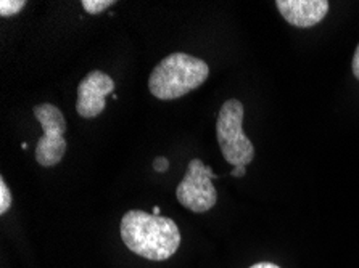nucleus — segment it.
<instances>
[{
  "mask_svg": "<svg viewBox=\"0 0 359 268\" xmlns=\"http://www.w3.org/2000/svg\"><path fill=\"white\" fill-rule=\"evenodd\" d=\"M121 239L129 251L144 259H170L181 246V232L170 217L129 211L121 220Z\"/></svg>",
  "mask_w": 359,
  "mask_h": 268,
  "instance_id": "nucleus-1",
  "label": "nucleus"
},
{
  "mask_svg": "<svg viewBox=\"0 0 359 268\" xmlns=\"http://www.w3.org/2000/svg\"><path fill=\"white\" fill-rule=\"evenodd\" d=\"M210 68L203 59L187 53H171L156 64L149 79V90L158 100H176L203 84Z\"/></svg>",
  "mask_w": 359,
  "mask_h": 268,
  "instance_id": "nucleus-2",
  "label": "nucleus"
},
{
  "mask_svg": "<svg viewBox=\"0 0 359 268\" xmlns=\"http://www.w3.org/2000/svg\"><path fill=\"white\" fill-rule=\"evenodd\" d=\"M216 136L224 160L233 167L247 166L255 157V146L243 132V105L227 100L216 121Z\"/></svg>",
  "mask_w": 359,
  "mask_h": 268,
  "instance_id": "nucleus-3",
  "label": "nucleus"
},
{
  "mask_svg": "<svg viewBox=\"0 0 359 268\" xmlns=\"http://www.w3.org/2000/svg\"><path fill=\"white\" fill-rule=\"evenodd\" d=\"M34 116L39 121L43 135L37 140L36 161L43 167H52L63 160L67 153V140L63 134L67 132V121L62 111L50 103H42L34 106Z\"/></svg>",
  "mask_w": 359,
  "mask_h": 268,
  "instance_id": "nucleus-4",
  "label": "nucleus"
},
{
  "mask_svg": "<svg viewBox=\"0 0 359 268\" xmlns=\"http://www.w3.org/2000/svg\"><path fill=\"white\" fill-rule=\"evenodd\" d=\"M216 174L201 160L189 162L187 172L176 188V198L186 209L197 212H208L216 206L217 193L213 185Z\"/></svg>",
  "mask_w": 359,
  "mask_h": 268,
  "instance_id": "nucleus-5",
  "label": "nucleus"
},
{
  "mask_svg": "<svg viewBox=\"0 0 359 268\" xmlns=\"http://www.w3.org/2000/svg\"><path fill=\"white\" fill-rule=\"evenodd\" d=\"M115 90V82L102 71H92L81 80L78 87L76 111L81 118H97L105 111L107 97Z\"/></svg>",
  "mask_w": 359,
  "mask_h": 268,
  "instance_id": "nucleus-6",
  "label": "nucleus"
},
{
  "mask_svg": "<svg viewBox=\"0 0 359 268\" xmlns=\"http://www.w3.org/2000/svg\"><path fill=\"white\" fill-rule=\"evenodd\" d=\"M276 5L287 23L297 27L318 24L329 12L327 0H277Z\"/></svg>",
  "mask_w": 359,
  "mask_h": 268,
  "instance_id": "nucleus-7",
  "label": "nucleus"
},
{
  "mask_svg": "<svg viewBox=\"0 0 359 268\" xmlns=\"http://www.w3.org/2000/svg\"><path fill=\"white\" fill-rule=\"evenodd\" d=\"M25 0H0V16L8 18V16L18 15L25 8Z\"/></svg>",
  "mask_w": 359,
  "mask_h": 268,
  "instance_id": "nucleus-8",
  "label": "nucleus"
},
{
  "mask_svg": "<svg viewBox=\"0 0 359 268\" xmlns=\"http://www.w3.org/2000/svg\"><path fill=\"white\" fill-rule=\"evenodd\" d=\"M110 5H115L113 0H83V7L89 15H99Z\"/></svg>",
  "mask_w": 359,
  "mask_h": 268,
  "instance_id": "nucleus-9",
  "label": "nucleus"
},
{
  "mask_svg": "<svg viewBox=\"0 0 359 268\" xmlns=\"http://www.w3.org/2000/svg\"><path fill=\"white\" fill-rule=\"evenodd\" d=\"M12 206V193L5 183L4 178H0V214H5Z\"/></svg>",
  "mask_w": 359,
  "mask_h": 268,
  "instance_id": "nucleus-10",
  "label": "nucleus"
},
{
  "mask_svg": "<svg viewBox=\"0 0 359 268\" xmlns=\"http://www.w3.org/2000/svg\"><path fill=\"white\" fill-rule=\"evenodd\" d=\"M168 167H170V161L166 157H156L154 161V169L156 172H166Z\"/></svg>",
  "mask_w": 359,
  "mask_h": 268,
  "instance_id": "nucleus-11",
  "label": "nucleus"
},
{
  "mask_svg": "<svg viewBox=\"0 0 359 268\" xmlns=\"http://www.w3.org/2000/svg\"><path fill=\"white\" fill-rule=\"evenodd\" d=\"M353 74H355V78L359 80V43L356 47L355 57H353Z\"/></svg>",
  "mask_w": 359,
  "mask_h": 268,
  "instance_id": "nucleus-12",
  "label": "nucleus"
},
{
  "mask_svg": "<svg viewBox=\"0 0 359 268\" xmlns=\"http://www.w3.org/2000/svg\"><path fill=\"white\" fill-rule=\"evenodd\" d=\"M245 174H247V171H245V166H237V167H233V171L231 172L232 177H243Z\"/></svg>",
  "mask_w": 359,
  "mask_h": 268,
  "instance_id": "nucleus-13",
  "label": "nucleus"
},
{
  "mask_svg": "<svg viewBox=\"0 0 359 268\" xmlns=\"http://www.w3.org/2000/svg\"><path fill=\"white\" fill-rule=\"evenodd\" d=\"M250 268H280V267H277L276 264H271V262H261V264H255Z\"/></svg>",
  "mask_w": 359,
  "mask_h": 268,
  "instance_id": "nucleus-14",
  "label": "nucleus"
},
{
  "mask_svg": "<svg viewBox=\"0 0 359 268\" xmlns=\"http://www.w3.org/2000/svg\"><path fill=\"white\" fill-rule=\"evenodd\" d=\"M151 214H154V216H160V207L155 206L154 211H151Z\"/></svg>",
  "mask_w": 359,
  "mask_h": 268,
  "instance_id": "nucleus-15",
  "label": "nucleus"
}]
</instances>
